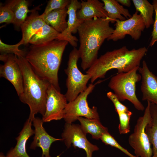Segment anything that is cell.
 <instances>
[{
    "instance_id": "cell-1",
    "label": "cell",
    "mask_w": 157,
    "mask_h": 157,
    "mask_svg": "<svg viewBox=\"0 0 157 157\" xmlns=\"http://www.w3.org/2000/svg\"><path fill=\"white\" fill-rule=\"evenodd\" d=\"M68 43L56 40L43 44H31L24 56L36 74L60 91L58 72Z\"/></svg>"
},
{
    "instance_id": "cell-2",
    "label": "cell",
    "mask_w": 157,
    "mask_h": 157,
    "mask_svg": "<svg viewBox=\"0 0 157 157\" xmlns=\"http://www.w3.org/2000/svg\"><path fill=\"white\" fill-rule=\"evenodd\" d=\"M108 17L84 21L78 29L80 46L78 49L83 70L88 69L98 58V51L114 29Z\"/></svg>"
},
{
    "instance_id": "cell-3",
    "label": "cell",
    "mask_w": 157,
    "mask_h": 157,
    "mask_svg": "<svg viewBox=\"0 0 157 157\" xmlns=\"http://www.w3.org/2000/svg\"><path fill=\"white\" fill-rule=\"evenodd\" d=\"M147 51L145 47L129 50L124 46L107 51L98 58L86 73L91 76V83H93L98 78H104L106 73L111 69H117L118 73L128 72L140 67Z\"/></svg>"
},
{
    "instance_id": "cell-4",
    "label": "cell",
    "mask_w": 157,
    "mask_h": 157,
    "mask_svg": "<svg viewBox=\"0 0 157 157\" xmlns=\"http://www.w3.org/2000/svg\"><path fill=\"white\" fill-rule=\"evenodd\" d=\"M14 55L23 79V92L19 97L22 102L28 106V119L32 121L36 114L39 113L43 116L45 113L47 91L50 84L36 74L24 56Z\"/></svg>"
},
{
    "instance_id": "cell-5",
    "label": "cell",
    "mask_w": 157,
    "mask_h": 157,
    "mask_svg": "<svg viewBox=\"0 0 157 157\" xmlns=\"http://www.w3.org/2000/svg\"><path fill=\"white\" fill-rule=\"evenodd\" d=\"M140 67L130 71L118 73L111 78L108 87L120 101L129 100L138 110L143 111L144 107L138 99L135 93L136 83L141 80V76L137 73Z\"/></svg>"
},
{
    "instance_id": "cell-6",
    "label": "cell",
    "mask_w": 157,
    "mask_h": 157,
    "mask_svg": "<svg viewBox=\"0 0 157 157\" xmlns=\"http://www.w3.org/2000/svg\"><path fill=\"white\" fill-rule=\"evenodd\" d=\"M79 58L78 49L74 47L69 55L67 67L64 70L67 76V91L65 95L68 102L74 100L86 89L87 83L91 78L90 75L83 74L78 68L77 63Z\"/></svg>"
},
{
    "instance_id": "cell-7",
    "label": "cell",
    "mask_w": 157,
    "mask_h": 157,
    "mask_svg": "<svg viewBox=\"0 0 157 157\" xmlns=\"http://www.w3.org/2000/svg\"><path fill=\"white\" fill-rule=\"evenodd\" d=\"M101 82L91 83L86 89L80 93L73 101L67 103L64 110L63 118L66 123L71 124L77 120L79 117L100 119L96 107L90 108L87 100L88 95L92 92L95 86Z\"/></svg>"
},
{
    "instance_id": "cell-8",
    "label": "cell",
    "mask_w": 157,
    "mask_h": 157,
    "mask_svg": "<svg viewBox=\"0 0 157 157\" xmlns=\"http://www.w3.org/2000/svg\"><path fill=\"white\" fill-rule=\"evenodd\" d=\"M147 101L143 115L138 119L134 131L128 139L130 145L138 157H151L153 155L151 145L145 132V127L151 119L149 110L150 102Z\"/></svg>"
},
{
    "instance_id": "cell-9",
    "label": "cell",
    "mask_w": 157,
    "mask_h": 157,
    "mask_svg": "<svg viewBox=\"0 0 157 157\" xmlns=\"http://www.w3.org/2000/svg\"><path fill=\"white\" fill-rule=\"evenodd\" d=\"M138 12L136 11L131 17L126 20L116 19L115 28L107 40L116 41L124 38L127 35H130L135 40L139 39L145 26L142 16Z\"/></svg>"
},
{
    "instance_id": "cell-10",
    "label": "cell",
    "mask_w": 157,
    "mask_h": 157,
    "mask_svg": "<svg viewBox=\"0 0 157 157\" xmlns=\"http://www.w3.org/2000/svg\"><path fill=\"white\" fill-rule=\"evenodd\" d=\"M61 136L67 148H69L72 144L75 148L83 149L86 152V157H92L93 152L99 149L97 146L88 141L86 134L79 124L66 123Z\"/></svg>"
},
{
    "instance_id": "cell-11",
    "label": "cell",
    "mask_w": 157,
    "mask_h": 157,
    "mask_svg": "<svg viewBox=\"0 0 157 157\" xmlns=\"http://www.w3.org/2000/svg\"><path fill=\"white\" fill-rule=\"evenodd\" d=\"M67 101L65 95L50 84L47 91L45 112L42 118L43 122H48L63 118Z\"/></svg>"
},
{
    "instance_id": "cell-12",
    "label": "cell",
    "mask_w": 157,
    "mask_h": 157,
    "mask_svg": "<svg viewBox=\"0 0 157 157\" xmlns=\"http://www.w3.org/2000/svg\"><path fill=\"white\" fill-rule=\"evenodd\" d=\"M0 60L4 64L0 66V76L9 81L14 86L18 96L23 92V79L21 69L13 54H1Z\"/></svg>"
},
{
    "instance_id": "cell-13",
    "label": "cell",
    "mask_w": 157,
    "mask_h": 157,
    "mask_svg": "<svg viewBox=\"0 0 157 157\" xmlns=\"http://www.w3.org/2000/svg\"><path fill=\"white\" fill-rule=\"evenodd\" d=\"M81 8V2L77 0H71L67 7L68 15L67 27L65 30L60 33L58 40H65L74 47L77 46L78 40L76 37L72 33L78 32V29L84 21L78 19L77 16V12Z\"/></svg>"
},
{
    "instance_id": "cell-14",
    "label": "cell",
    "mask_w": 157,
    "mask_h": 157,
    "mask_svg": "<svg viewBox=\"0 0 157 157\" xmlns=\"http://www.w3.org/2000/svg\"><path fill=\"white\" fill-rule=\"evenodd\" d=\"M33 125L34 127V136L30 148L35 149L37 147L42 149L41 157H51L49 154V149L51 144L57 141L63 140V138H57L50 135L43 126L42 119L35 117L32 120Z\"/></svg>"
},
{
    "instance_id": "cell-15",
    "label": "cell",
    "mask_w": 157,
    "mask_h": 157,
    "mask_svg": "<svg viewBox=\"0 0 157 157\" xmlns=\"http://www.w3.org/2000/svg\"><path fill=\"white\" fill-rule=\"evenodd\" d=\"M142 64V67L138 70L141 76L142 100L157 105V76L150 71L145 60Z\"/></svg>"
},
{
    "instance_id": "cell-16",
    "label": "cell",
    "mask_w": 157,
    "mask_h": 157,
    "mask_svg": "<svg viewBox=\"0 0 157 157\" xmlns=\"http://www.w3.org/2000/svg\"><path fill=\"white\" fill-rule=\"evenodd\" d=\"M81 8L77 12V17L80 19L85 21L95 17H108L104 3L98 0H81Z\"/></svg>"
},
{
    "instance_id": "cell-17",
    "label": "cell",
    "mask_w": 157,
    "mask_h": 157,
    "mask_svg": "<svg viewBox=\"0 0 157 157\" xmlns=\"http://www.w3.org/2000/svg\"><path fill=\"white\" fill-rule=\"evenodd\" d=\"M35 11L27 17L20 26L22 38L19 42L21 45L29 43L32 36L46 24L42 15H39Z\"/></svg>"
},
{
    "instance_id": "cell-18",
    "label": "cell",
    "mask_w": 157,
    "mask_h": 157,
    "mask_svg": "<svg viewBox=\"0 0 157 157\" xmlns=\"http://www.w3.org/2000/svg\"><path fill=\"white\" fill-rule=\"evenodd\" d=\"M32 122L28 119L26 121L18 136L15 138V146L8 151L7 157H30L26 151V147L27 140L34 133L31 128Z\"/></svg>"
},
{
    "instance_id": "cell-19",
    "label": "cell",
    "mask_w": 157,
    "mask_h": 157,
    "mask_svg": "<svg viewBox=\"0 0 157 157\" xmlns=\"http://www.w3.org/2000/svg\"><path fill=\"white\" fill-rule=\"evenodd\" d=\"M104 8L106 12L108 18L111 23H114L116 19L122 21L132 17L128 10L115 0H102Z\"/></svg>"
},
{
    "instance_id": "cell-20",
    "label": "cell",
    "mask_w": 157,
    "mask_h": 157,
    "mask_svg": "<svg viewBox=\"0 0 157 157\" xmlns=\"http://www.w3.org/2000/svg\"><path fill=\"white\" fill-rule=\"evenodd\" d=\"M77 120L80 123V126L83 131L86 134H90L93 139H100L104 134L108 132V128L102 125L100 119L79 117Z\"/></svg>"
},
{
    "instance_id": "cell-21",
    "label": "cell",
    "mask_w": 157,
    "mask_h": 157,
    "mask_svg": "<svg viewBox=\"0 0 157 157\" xmlns=\"http://www.w3.org/2000/svg\"><path fill=\"white\" fill-rule=\"evenodd\" d=\"M42 15L46 23L58 32L62 33L67 28V8L54 10L45 15Z\"/></svg>"
},
{
    "instance_id": "cell-22",
    "label": "cell",
    "mask_w": 157,
    "mask_h": 157,
    "mask_svg": "<svg viewBox=\"0 0 157 157\" xmlns=\"http://www.w3.org/2000/svg\"><path fill=\"white\" fill-rule=\"evenodd\" d=\"M149 110L151 119L146 126L145 132L152 146L151 157H157V105L150 102Z\"/></svg>"
},
{
    "instance_id": "cell-23",
    "label": "cell",
    "mask_w": 157,
    "mask_h": 157,
    "mask_svg": "<svg viewBox=\"0 0 157 157\" xmlns=\"http://www.w3.org/2000/svg\"><path fill=\"white\" fill-rule=\"evenodd\" d=\"M7 4L11 8L14 14L13 24L19 27L21 26L27 17L29 12H32L35 10L28 9V2L25 0H12Z\"/></svg>"
},
{
    "instance_id": "cell-24",
    "label": "cell",
    "mask_w": 157,
    "mask_h": 157,
    "mask_svg": "<svg viewBox=\"0 0 157 157\" xmlns=\"http://www.w3.org/2000/svg\"><path fill=\"white\" fill-rule=\"evenodd\" d=\"M60 33L46 24L32 36L29 43L33 45L46 44L58 40Z\"/></svg>"
},
{
    "instance_id": "cell-25",
    "label": "cell",
    "mask_w": 157,
    "mask_h": 157,
    "mask_svg": "<svg viewBox=\"0 0 157 157\" xmlns=\"http://www.w3.org/2000/svg\"><path fill=\"white\" fill-rule=\"evenodd\" d=\"M136 11L139 12L144 21L145 28H149L154 24L153 18L154 11L152 4L147 0H133Z\"/></svg>"
},
{
    "instance_id": "cell-26",
    "label": "cell",
    "mask_w": 157,
    "mask_h": 157,
    "mask_svg": "<svg viewBox=\"0 0 157 157\" xmlns=\"http://www.w3.org/2000/svg\"><path fill=\"white\" fill-rule=\"evenodd\" d=\"M119 120L118 130L120 134H125L130 131V120L132 113L129 110L118 114Z\"/></svg>"
},
{
    "instance_id": "cell-27",
    "label": "cell",
    "mask_w": 157,
    "mask_h": 157,
    "mask_svg": "<svg viewBox=\"0 0 157 157\" xmlns=\"http://www.w3.org/2000/svg\"><path fill=\"white\" fill-rule=\"evenodd\" d=\"M21 45L19 42L14 45L7 44L0 39V51L1 54H13L17 56H24L26 52L19 49V46Z\"/></svg>"
},
{
    "instance_id": "cell-28",
    "label": "cell",
    "mask_w": 157,
    "mask_h": 157,
    "mask_svg": "<svg viewBox=\"0 0 157 157\" xmlns=\"http://www.w3.org/2000/svg\"><path fill=\"white\" fill-rule=\"evenodd\" d=\"M100 139L105 144L110 145L119 149L129 157H138L131 154L120 145L108 132L104 134L101 136Z\"/></svg>"
},
{
    "instance_id": "cell-29",
    "label": "cell",
    "mask_w": 157,
    "mask_h": 157,
    "mask_svg": "<svg viewBox=\"0 0 157 157\" xmlns=\"http://www.w3.org/2000/svg\"><path fill=\"white\" fill-rule=\"evenodd\" d=\"M14 13L8 5H0V23L13 24L14 20Z\"/></svg>"
},
{
    "instance_id": "cell-30",
    "label": "cell",
    "mask_w": 157,
    "mask_h": 157,
    "mask_svg": "<svg viewBox=\"0 0 157 157\" xmlns=\"http://www.w3.org/2000/svg\"><path fill=\"white\" fill-rule=\"evenodd\" d=\"M70 1L69 0H49L42 14L45 15L54 10L66 8Z\"/></svg>"
},
{
    "instance_id": "cell-31",
    "label": "cell",
    "mask_w": 157,
    "mask_h": 157,
    "mask_svg": "<svg viewBox=\"0 0 157 157\" xmlns=\"http://www.w3.org/2000/svg\"><path fill=\"white\" fill-rule=\"evenodd\" d=\"M107 96L113 102L115 106V111L117 114L129 110L127 107L121 102L114 93L111 92H108L107 93Z\"/></svg>"
},
{
    "instance_id": "cell-32",
    "label": "cell",
    "mask_w": 157,
    "mask_h": 157,
    "mask_svg": "<svg viewBox=\"0 0 157 157\" xmlns=\"http://www.w3.org/2000/svg\"><path fill=\"white\" fill-rule=\"evenodd\" d=\"M152 4L155 12V17L154 22L153 28L152 32V38L149 46L152 47L157 41V0H154Z\"/></svg>"
},
{
    "instance_id": "cell-33",
    "label": "cell",
    "mask_w": 157,
    "mask_h": 157,
    "mask_svg": "<svg viewBox=\"0 0 157 157\" xmlns=\"http://www.w3.org/2000/svg\"><path fill=\"white\" fill-rule=\"evenodd\" d=\"M119 3L123 6L129 7L131 5V1L129 0H117Z\"/></svg>"
},
{
    "instance_id": "cell-34",
    "label": "cell",
    "mask_w": 157,
    "mask_h": 157,
    "mask_svg": "<svg viewBox=\"0 0 157 157\" xmlns=\"http://www.w3.org/2000/svg\"><path fill=\"white\" fill-rule=\"evenodd\" d=\"M0 157H7L6 156H5L2 153H1L0 154Z\"/></svg>"
}]
</instances>
